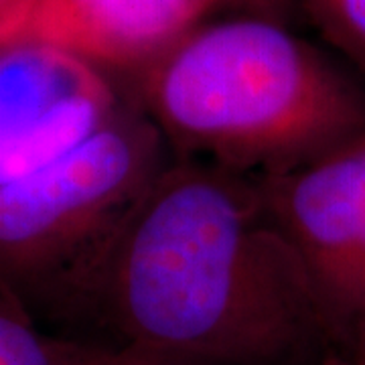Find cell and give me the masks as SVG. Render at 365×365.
Here are the masks:
<instances>
[{
	"label": "cell",
	"instance_id": "cell-1",
	"mask_svg": "<svg viewBox=\"0 0 365 365\" xmlns=\"http://www.w3.org/2000/svg\"><path fill=\"white\" fill-rule=\"evenodd\" d=\"M98 319L182 365H331L343 349L258 181L179 158L124 235Z\"/></svg>",
	"mask_w": 365,
	"mask_h": 365
},
{
	"label": "cell",
	"instance_id": "cell-3",
	"mask_svg": "<svg viewBox=\"0 0 365 365\" xmlns=\"http://www.w3.org/2000/svg\"><path fill=\"white\" fill-rule=\"evenodd\" d=\"M173 160L143 110L122 108L61 158L0 182V282L31 314L98 319L118 248Z\"/></svg>",
	"mask_w": 365,
	"mask_h": 365
},
{
	"label": "cell",
	"instance_id": "cell-5",
	"mask_svg": "<svg viewBox=\"0 0 365 365\" xmlns=\"http://www.w3.org/2000/svg\"><path fill=\"white\" fill-rule=\"evenodd\" d=\"M122 110L102 69L39 43L0 49V182L61 158Z\"/></svg>",
	"mask_w": 365,
	"mask_h": 365
},
{
	"label": "cell",
	"instance_id": "cell-7",
	"mask_svg": "<svg viewBox=\"0 0 365 365\" xmlns=\"http://www.w3.org/2000/svg\"><path fill=\"white\" fill-rule=\"evenodd\" d=\"M0 365H59L57 341L41 335L33 314L0 282Z\"/></svg>",
	"mask_w": 365,
	"mask_h": 365
},
{
	"label": "cell",
	"instance_id": "cell-9",
	"mask_svg": "<svg viewBox=\"0 0 365 365\" xmlns=\"http://www.w3.org/2000/svg\"><path fill=\"white\" fill-rule=\"evenodd\" d=\"M59 365H182L132 345H83L57 341Z\"/></svg>",
	"mask_w": 365,
	"mask_h": 365
},
{
	"label": "cell",
	"instance_id": "cell-11",
	"mask_svg": "<svg viewBox=\"0 0 365 365\" xmlns=\"http://www.w3.org/2000/svg\"><path fill=\"white\" fill-rule=\"evenodd\" d=\"M242 2H246V4H254V6H258V9H264V11H276L278 6H282L284 4V0H242Z\"/></svg>",
	"mask_w": 365,
	"mask_h": 365
},
{
	"label": "cell",
	"instance_id": "cell-13",
	"mask_svg": "<svg viewBox=\"0 0 365 365\" xmlns=\"http://www.w3.org/2000/svg\"><path fill=\"white\" fill-rule=\"evenodd\" d=\"M331 365H365V361L361 359V357H357V359H353V361H349V359H343V357H339L337 361H333Z\"/></svg>",
	"mask_w": 365,
	"mask_h": 365
},
{
	"label": "cell",
	"instance_id": "cell-2",
	"mask_svg": "<svg viewBox=\"0 0 365 365\" xmlns=\"http://www.w3.org/2000/svg\"><path fill=\"white\" fill-rule=\"evenodd\" d=\"M138 108L179 160L262 179L365 132V88L270 16L195 26L138 71Z\"/></svg>",
	"mask_w": 365,
	"mask_h": 365
},
{
	"label": "cell",
	"instance_id": "cell-6",
	"mask_svg": "<svg viewBox=\"0 0 365 365\" xmlns=\"http://www.w3.org/2000/svg\"><path fill=\"white\" fill-rule=\"evenodd\" d=\"M225 0H41L16 43H39L98 69L150 66Z\"/></svg>",
	"mask_w": 365,
	"mask_h": 365
},
{
	"label": "cell",
	"instance_id": "cell-10",
	"mask_svg": "<svg viewBox=\"0 0 365 365\" xmlns=\"http://www.w3.org/2000/svg\"><path fill=\"white\" fill-rule=\"evenodd\" d=\"M41 0H0V49L13 45L29 25Z\"/></svg>",
	"mask_w": 365,
	"mask_h": 365
},
{
	"label": "cell",
	"instance_id": "cell-8",
	"mask_svg": "<svg viewBox=\"0 0 365 365\" xmlns=\"http://www.w3.org/2000/svg\"><path fill=\"white\" fill-rule=\"evenodd\" d=\"M304 9L323 39L365 76V0H304Z\"/></svg>",
	"mask_w": 365,
	"mask_h": 365
},
{
	"label": "cell",
	"instance_id": "cell-4",
	"mask_svg": "<svg viewBox=\"0 0 365 365\" xmlns=\"http://www.w3.org/2000/svg\"><path fill=\"white\" fill-rule=\"evenodd\" d=\"M343 347L365 323V132L299 169L256 179Z\"/></svg>",
	"mask_w": 365,
	"mask_h": 365
},
{
	"label": "cell",
	"instance_id": "cell-12",
	"mask_svg": "<svg viewBox=\"0 0 365 365\" xmlns=\"http://www.w3.org/2000/svg\"><path fill=\"white\" fill-rule=\"evenodd\" d=\"M355 343L361 345V355H359V357L365 361V323L361 325V329H359V335H357V341H355Z\"/></svg>",
	"mask_w": 365,
	"mask_h": 365
}]
</instances>
